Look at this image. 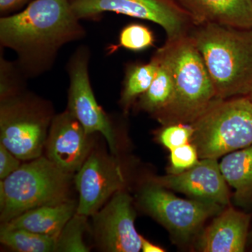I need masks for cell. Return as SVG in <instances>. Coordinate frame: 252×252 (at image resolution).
<instances>
[{"instance_id": "cell-8", "label": "cell", "mask_w": 252, "mask_h": 252, "mask_svg": "<svg viewBox=\"0 0 252 252\" xmlns=\"http://www.w3.org/2000/svg\"><path fill=\"white\" fill-rule=\"evenodd\" d=\"M139 202L149 215L182 243L194 238L208 219L217 216L225 208L217 204L195 199L178 198L152 182L141 190Z\"/></svg>"}, {"instance_id": "cell-3", "label": "cell", "mask_w": 252, "mask_h": 252, "mask_svg": "<svg viewBox=\"0 0 252 252\" xmlns=\"http://www.w3.org/2000/svg\"><path fill=\"white\" fill-rule=\"evenodd\" d=\"M157 51L170 65L175 91L157 119L163 126L191 124L218 99L203 58L189 35L166 41Z\"/></svg>"}, {"instance_id": "cell-24", "label": "cell", "mask_w": 252, "mask_h": 252, "mask_svg": "<svg viewBox=\"0 0 252 252\" xmlns=\"http://www.w3.org/2000/svg\"><path fill=\"white\" fill-rule=\"evenodd\" d=\"M193 132V127L190 124L165 126L159 133L158 140L165 148L171 151L184 144L190 143Z\"/></svg>"}, {"instance_id": "cell-18", "label": "cell", "mask_w": 252, "mask_h": 252, "mask_svg": "<svg viewBox=\"0 0 252 252\" xmlns=\"http://www.w3.org/2000/svg\"><path fill=\"white\" fill-rule=\"evenodd\" d=\"M159 64L157 74L150 87L139 98V108L157 119L173 97L174 81L170 65L158 51H156Z\"/></svg>"}, {"instance_id": "cell-14", "label": "cell", "mask_w": 252, "mask_h": 252, "mask_svg": "<svg viewBox=\"0 0 252 252\" xmlns=\"http://www.w3.org/2000/svg\"><path fill=\"white\" fill-rule=\"evenodd\" d=\"M250 215L233 207L222 210L199 238L198 250L204 252H243L249 237Z\"/></svg>"}, {"instance_id": "cell-20", "label": "cell", "mask_w": 252, "mask_h": 252, "mask_svg": "<svg viewBox=\"0 0 252 252\" xmlns=\"http://www.w3.org/2000/svg\"><path fill=\"white\" fill-rule=\"evenodd\" d=\"M0 240L16 252H56V238L21 228H9L1 225Z\"/></svg>"}, {"instance_id": "cell-13", "label": "cell", "mask_w": 252, "mask_h": 252, "mask_svg": "<svg viewBox=\"0 0 252 252\" xmlns=\"http://www.w3.org/2000/svg\"><path fill=\"white\" fill-rule=\"evenodd\" d=\"M151 182L185 193L195 200L225 207L230 203L228 183L222 175L217 159H200L196 165L187 171L154 177Z\"/></svg>"}, {"instance_id": "cell-23", "label": "cell", "mask_w": 252, "mask_h": 252, "mask_svg": "<svg viewBox=\"0 0 252 252\" xmlns=\"http://www.w3.org/2000/svg\"><path fill=\"white\" fill-rule=\"evenodd\" d=\"M27 78L17 63L5 59L2 51L0 56V99L11 97L26 89Z\"/></svg>"}, {"instance_id": "cell-15", "label": "cell", "mask_w": 252, "mask_h": 252, "mask_svg": "<svg viewBox=\"0 0 252 252\" xmlns=\"http://www.w3.org/2000/svg\"><path fill=\"white\" fill-rule=\"evenodd\" d=\"M195 26L215 23L230 27L252 28V0H175Z\"/></svg>"}, {"instance_id": "cell-19", "label": "cell", "mask_w": 252, "mask_h": 252, "mask_svg": "<svg viewBox=\"0 0 252 252\" xmlns=\"http://www.w3.org/2000/svg\"><path fill=\"white\" fill-rule=\"evenodd\" d=\"M159 61L155 54L147 63H132L126 65L120 104L125 113L146 92L154 81Z\"/></svg>"}, {"instance_id": "cell-28", "label": "cell", "mask_w": 252, "mask_h": 252, "mask_svg": "<svg viewBox=\"0 0 252 252\" xmlns=\"http://www.w3.org/2000/svg\"><path fill=\"white\" fill-rule=\"evenodd\" d=\"M141 242H142V250L144 252H164L165 250L160 247L154 245L153 243L146 240L141 235Z\"/></svg>"}, {"instance_id": "cell-16", "label": "cell", "mask_w": 252, "mask_h": 252, "mask_svg": "<svg viewBox=\"0 0 252 252\" xmlns=\"http://www.w3.org/2000/svg\"><path fill=\"white\" fill-rule=\"evenodd\" d=\"M77 208V205L70 200L59 205L36 207L1 225L49 235L57 240L64 225L75 215Z\"/></svg>"}, {"instance_id": "cell-9", "label": "cell", "mask_w": 252, "mask_h": 252, "mask_svg": "<svg viewBox=\"0 0 252 252\" xmlns=\"http://www.w3.org/2000/svg\"><path fill=\"white\" fill-rule=\"evenodd\" d=\"M91 51L87 46H79L67 64L69 77L67 110L79 121L89 135L99 132L105 137L113 153H117V143L112 123L97 103L89 76Z\"/></svg>"}, {"instance_id": "cell-10", "label": "cell", "mask_w": 252, "mask_h": 252, "mask_svg": "<svg viewBox=\"0 0 252 252\" xmlns=\"http://www.w3.org/2000/svg\"><path fill=\"white\" fill-rule=\"evenodd\" d=\"M75 185L79 193L76 213L94 216L109 198L122 190L125 178L117 160L94 152L77 172Z\"/></svg>"}, {"instance_id": "cell-2", "label": "cell", "mask_w": 252, "mask_h": 252, "mask_svg": "<svg viewBox=\"0 0 252 252\" xmlns=\"http://www.w3.org/2000/svg\"><path fill=\"white\" fill-rule=\"evenodd\" d=\"M203 58L218 99L250 95L252 90V28L215 23L189 32Z\"/></svg>"}, {"instance_id": "cell-1", "label": "cell", "mask_w": 252, "mask_h": 252, "mask_svg": "<svg viewBox=\"0 0 252 252\" xmlns=\"http://www.w3.org/2000/svg\"><path fill=\"white\" fill-rule=\"evenodd\" d=\"M86 36L69 0H34L21 12L0 18L1 47L16 53L28 79L49 72L63 46Z\"/></svg>"}, {"instance_id": "cell-7", "label": "cell", "mask_w": 252, "mask_h": 252, "mask_svg": "<svg viewBox=\"0 0 252 252\" xmlns=\"http://www.w3.org/2000/svg\"><path fill=\"white\" fill-rule=\"evenodd\" d=\"M79 20L98 19L105 13L145 20L162 27L167 41L188 36L193 20L175 0H69Z\"/></svg>"}, {"instance_id": "cell-12", "label": "cell", "mask_w": 252, "mask_h": 252, "mask_svg": "<svg viewBox=\"0 0 252 252\" xmlns=\"http://www.w3.org/2000/svg\"><path fill=\"white\" fill-rule=\"evenodd\" d=\"M89 135L67 109L56 114L46 139V158L60 170L73 175L90 155Z\"/></svg>"}, {"instance_id": "cell-25", "label": "cell", "mask_w": 252, "mask_h": 252, "mask_svg": "<svg viewBox=\"0 0 252 252\" xmlns=\"http://www.w3.org/2000/svg\"><path fill=\"white\" fill-rule=\"evenodd\" d=\"M169 174H180L187 171L199 161L198 151L192 143L184 144L170 151Z\"/></svg>"}, {"instance_id": "cell-26", "label": "cell", "mask_w": 252, "mask_h": 252, "mask_svg": "<svg viewBox=\"0 0 252 252\" xmlns=\"http://www.w3.org/2000/svg\"><path fill=\"white\" fill-rule=\"evenodd\" d=\"M20 160L5 146L0 144V179L4 180L16 171L21 166Z\"/></svg>"}, {"instance_id": "cell-11", "label": "cell", "mask_w": 252, "mask_h": 252, "mask_svg": "<svg viewBox=\"0 0 252 252\" xmlns=\"http://www.w3.org/2000/svg\"><path fill=\"white\" fill-rule=\"evenodd\" d=\"M135 217L130 195L119 190L94 215V233L101 248L107 252H140L142 242L135 229Z\"/></svg>"}, {"instance_id": "cell-31", "label": "cell", "mask_w": 252, "mask_h": 252, "mask_svg": "<svg viewBox=\"0 0 252 252\" xmlns=\"http://www.w3.org/2000/svg\"></svg>"}, {"instance_id": "cell-30", "label": "cell", "mask_w": 252, "mask_h": 252, "mask_svg": "<svg viewBox=\"0 0 252 252\" xmlns=\"http://www.w3.org/2000/svg\"><path fill=\"white\" fill-rule=\"evenodd\" d=\"M251 238H252V235H251Z\"/></svg>"}, {"instance_id": "cell-17", "label": "cell", "mask_w": 252, "mask_h": 252, "mask_svg": "<svg viewBox=\"0 0 252 252\" xmlns=\"http://www.w3.org/2000/svg\"><path fill=\"white\" fill-rule=\"evenodd\" d=\"M222 175L235 190L240 205L252 200V145L226 154L220 163Z\"/></svg>"}, {"instance_id": "cell-27", "label": "cell", "mask_w": 252, "mask_h": 252, "mask_svg": "<svg viewBox=\"0 0 252 252\" xmlns=\"http://www.w3.org/2000/svg\"><path fill=\"white\" fill-rule=\"evenodd\" d=\"M29 0H0V12L6 14L19 9Z\"/></svg>"}, {"instance_id": "cell-5", "label": "cell", "mask_w": 252, "mask_h": 252, "mask_svg": "<svg viewBox=\"0 0 252 252\" xmlns=\"http://www.w3.org/2000/svg\"><path fill=\"white\" fill-rule=\"evenodd\" d=\"M190 125V143L200 159H218L246 148L252 145V100L246 96L217 99Z\"/></svg>"}, {"instance_id": "cell-6", "label": "cell", "mask_w": 252, "mask_h": 252, "mask_svg": "<svg viewBox=\"0 0 252 252\" xmlns=\"http://www.w3.org/2000/svg\"><path fill=\"white\" fill-rule=\"evenodd\" d=\"M0 100L1 143L20 160L41 157L55 116L49 104L26 89Z\"/></svg>"}, {"instance_id": "cell-22", "label": "cell", "mask_w": 252, "mask_h": 252, "mask_svg": "<svg viewBox=\"0 0 252 252\" xmlns=\"http://www.w3.org/2000/svg\"><path fill=\"white\" fill-rule=\"evenodd\" d=\"M86 217L76 213L69 220L56 240V252H89L84 241V233L87 228Z\"/></svg>"}, {"instance_id": "cell-29", "label": "cell", "mask_w": 252, "mask_h": 252, "mask_svg": "<svg viewBox=\"0 0 252 252\" xmlns=\"http://www.w3.org/2000/svg\"><path fill=\"white\" fill-rule=\"evenodd\" d=\"M250 98H251V99L252 100V90L251 91V93H250Z\"/></svg>"}, {"instance_id": "cell-4", "label": "cell", "mask_w": 252, "mask_h": 252, "mask_svg": "<svg viewBox=\"0 0 252 252\" xmlns=\"http://www.w3.org/2000/svg\"><path fill=\"white\" fill-rule=\"evenodd\" d=\"M72 175L40 157L21 165L0 182L1 220L6 223L36 207L69 200Z\"/></svg>"}, {"instance_id": "cell-21", "label": "cell", "mask_w": 252, "mask_h": 252, "mask_svg": "<svg viewBox=\"0 0 252 252\" xmlns=\"http://www.w3.org/2000/svg\"><path fill=\"white\" fill-rule=\"evenodd\" d=\"M156 39L153 32L147 26L140 23H130L122 28L119 36L117 45L109 46V54L117 51L119 48L141 52L153 47Z\"/></svg>"}]
</instances>
